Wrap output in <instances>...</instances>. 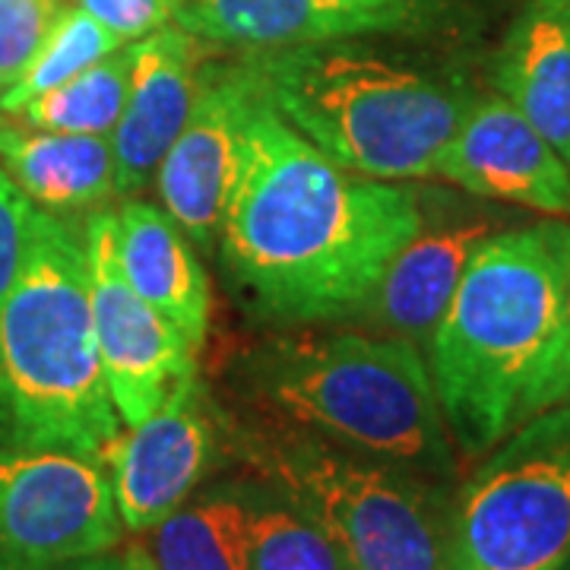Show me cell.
<instances>
[{"label": "cell", "mask_w": 570, "mask_h": 570, "mask_svg": "<svg viewBox=\"0 0 570 570\" xmlns=\"http://www.w3.org/2000/svg\"><path fill=\"white\" fill-rule=\"evenodd\" d=\"M422 223L415 190L336 165L264 102L247 127L219 250L254 314L314 324L362 311Z\"/></svg>", "instance_id": "1"}, {"label": "cell", "mask_w": 570, "mask_h": 570, "mask_svg": "<svg viewBox=\"0 0 570 570\" xmlns=\"http://www.w3.org/2000/svg\"><path fill=\"white\" fill-rule=\"evenodd\" d=\"M425 346L450 444L466 463L568 403L570 336L549 228L494 232L475 247Z\"/></svg>", "instance_id": "2"}, {"label": "cell", "mask_w": 570, "mask_h": 570, "mask_svg": "<svg viewBox=\"0 0 570 570\" xmlns=\"http://www.w3.org/2000/svg\"><path fill=\"white\" fill-rule=\"evenodd\" d=\"M121 431L92 326L82 235L36 209L20 276L0 298V448L102 463Z\"/></svg>", "instance_id": "3"}, {"label": "cell", "mask_w": 570, "mask_h": 570, "mask_svg": "<svg viewBox=\"0 0 570 570\" xmlns=\"http://www.w3.org/2000/svg\"><path fill=\"white\" fill-rule=\"evenodd\" d=\"M247 384L283 422L330 444L434 482L456 469L428 362L403 336L279 343L250 358Z\"/></svg>", "instance_id": "4"}, {"label": "cell", "mask_w": 570, "mask_h": 570, "mask_svg": "<svg viewBox=\"0 0 570 570\" xmlns=\"http://www.w3.org/2000/svg\"><path fill=\"white\" fill-rule=\"evenodd\" d=\"M266 102L292 130L355 175L431 178L469 96L453 82L348 45H295L257 58Z\"/></svg>", "instance_id": "5"}, {"label": "cell", "mask_w": 570, "mask_h": 570, "mask_svg": "<svg viewBox=\"0 0 570 570\" xmlns=\"http://www.w3.org/2000/svg\"><path fill=\"white\" fill-rule=\"evenodd\" d=\"M225 438L330 532L352 570H448L450 498L441 482L295 425L232 428Z\"/></svg>", "instance_id": "6"}, {"label": "cell", "mask_w": 570, "mask_h": 570, "mask_svg": "<svg viewBox=\"0 0 570 570\" xmlns=\"http://www.w3.org/2000/svg\"><path fill=\"white\" fill-rule=\"evenodd\" d=\"M570 561V400L539 412L450 501L448 570H561Z\"/></svg>", "instance_id": "7"}, {"label": "cell", "mask_w": 570, "mask_h": 570, "mask_svg": "<svg viewBox=\"0 0 570 570\" xmlns=\"http://www.w3.org/2000/svg\"><path fill=\"white\" fill-rule=\"evenodd\" d=\"M124 532L102 463L0 448V570H51L115 551Z\"/></svg>", "instance_id": "8"}, {"label": "cell", "mask_w": 570, "mask_h": 570, "mask_svg": "<svg viewBox=\"0 0 570 570\" xmlns=\"http://www.w3.org/2000/svg\"><path fill=\"white\" fill-rule=\"evenodd\" d=\"M89 305L105 377L124 425H137L171 387L197 374L194 346L142 298L118 261V219L96 213L82 228Z\"/></svg>", "instance_id": "9"}, {"label": "cell", "mask_w": 570, "mask_h": 570, "mask_svg": "<svg viewBox=\"0 0 570 570\" xmlns=\"http://www.w3.org/2000/svg\"><path fill=\"white\" fill-rule=\"evenodd\" d=\"M264 102V80L254 61L206 67L197 73V99L181 134L156 171L165 213L204 250L216 247L247 127Z\"/></svg>", "instance_id": "10"}, {"label": "cell", "mask_w": 570, "mask_h": 570, "mask_svg": "<svg viewBox=\"0 0 570 570\" xmlns=\"http://www.w3.org/2000/svg\"><path fill=\"white\" fill-rule=\"evenodd\" d=\"M225 434L209 412L197 374L178 381L137 425H124L105 450L124 530L142 535L171 517L219 466Z\"/></svg>", "instance_id": "11"}, {"label": "cell", "mask_w": 570, "mask_h": 570, "mask_svg": "<svg viewBox=\"0 0 570 570\" xmlns=\"http://www.w3.org/2000/svg\"><path fill=\"white\" fill-rule=\"evenodd\" d=\"M434 175L485 200L570 213L568 163L501 92L469 99Z\"/></svg>", "instance_id": "12"}, {"label": "cell", "mask_w": 570, "mask_h": 570, "mask_svg": "<svg viewBox=\"0 0 570 570\" xmlns=\"http://www.w3.org/2000/svg\"><path fill=\"white\" fill-rule=\"evenodd\" d=\"M197 99L194 36L165 26L134 45L130 89L111 134L115 194H140L156 178Z\"/></svg>", "instance_id": "13"}, {"label": "cell", "mask_w": 570, "mask_h": 570, "mask_svg": "<svg viewBox=\"0 0 570 570\" xmlns=\"http://www.w3.org/2000/svg\"><path fill=\"white\" fill-rule=\"evenodd\" d=\"M494 232L498 223L489 216H460L431 228L422 223L415 238L390 261L362 311L409 343H428L463 279L472 250Z\"/></svg>", "instance_id": "14"}, {"label": "cell", "mask_w": 570, "mask_h": 570, "mask_svg": "<svg viewBox=\"0 0 570 570\" xmlns=\"http://www.w3.org/2000/svg\"><path fill=\"white\" fill-rule=\"evenodd\" d=\"M498 92L570 168V0H530L494 67Z\"/></svg>", "instance_id": "15"}, {"label": "cell", "mask_w": 570, "mask_h": 570, "mask_svg": "<svg viewBox=\"0 0 570 570\" xmlns=\"http://www.w3.org/2000/svg\"><path fill=\"white\" fill-rule=\"evenodd\" d=\"M115 219L118 261L127 283L178 326L184 340L197 352L209 330L213 295L204 264L190 247L194 242L165 209L142 200L124 204Z\"/></svg>", "instance_id": "16"}, {"label": "cell", "mask_w": 570, "mask_h": 570, "mask_svg": "<svg viewBox=\"0 0 570 570\" xmlns=\"http://www.w3.org/2000/svg\"><path fill=\"white\" fill-rule=\"evenodd\" d=\"M0 168L41 209H86L115 194L111 137L0 124Z\"/></svg>", "instance_id": "17"}, {"label": "cell", "mask_w": 570, "mask_h": 570, "mask_svg": "<svg viewBox=\"0 0 570 570\" xmlns=\"http://www.w3.org/2000/svg\"><path fill=\"white\" fill-rule=\"evenodd\" d=\"M175 20L190 36L266 51L333 41L384 26L374 17L326 10L317 0H178Z\"/></svg>", "instance_id": "18"}, {"label": "cell", "mask_w": 570, "mask_h": 570, "mask_svg": "<svg viewBox=\"0 0 570 570\" xmlns=\"http://www.w3.org/2000/svg\"><path fill=\"white\" fill-rule=\"evenodd\" d=\"M250 482L197 489L140 546L156 570H250L247 564Z\"/></svg>", "instance_id": "19"}, {"label": "cell", "mask_w": 570, "mask_h": 570, "mask_svg": "<svg viewBox=\"0 0 570 570\" xmlns=\"http://www.w3.org/2000/svg\"><path fill=\"white\" fill-rule=\"evenodd\" d=\"M247 564L250 570H352L330 532L264 479L250 482Z\"/></svg>", "instance_id": "20"}, {"label": "cell", "mask_w": 570, "mask_h": 570, "mask_svg": "<svg viewBox=\"0 0 570 570\" xmlns=\"http://www.w3.org/2000/svg\"><path fill=\"white\" fill-rule=\"evenodd\" d=\"M134 48H118L99 63L86 67L73 80L39 96L20 111L29 127L111 137L121 121L127 89H130Z\"/></svg>", "instance_id": "21"}, {"label": "cell", "mask_w": 570, "mask_h": 570, "mask_svg": "<svg viewBox=\"0 0 570 570\" xmlns=\"http://www.w3.org/2000/svg\"><path fill=\"white\" fill-rule=\"evenodd\" d=\"M124 48L118 36H111L102 22L92 20L80 7L63 10L51 32L45 36L36 58L22 70V77L7 92H0V111L20 115L29 102L73 80L86 67L99 63L108 55Z\"/></svg>", "instance_id": "22"}, {"label": "cell", "mask_w": 570, "mask_h": 570, "mask_svg": "<svg viewBox=\"0 0 570 570\" xmlns=\"http://www.w3.org/2000/svg\"><path fill=\"white\" fill-rule=\"evenodd\" d=\"M61 13L63 0H0V92L20 80Z\"/></svg>", "instance_id": "23"}, {"label": "cell", "mask_w": 570, "mask_h": 570, "mask_svg": "<svg viewBox=\"0 0 570 570\" xmlns=\"http://www.w3.org/2000/svg\"><path fill=\"white\" fill-rule=\"evenodd\" d=\"M36 206L0 168V298L20 276Z\"/></svg>", "instance_id": "24"}, {"label": "cell", "mask_w": 570, "mask_h": 570, "mask_svg": "<svg viewBox=\"0 0 570 570\" xmlns=\"http://www.w3.org/2000/svg\"><path fill=\"white\" fill-rule=\"evenodd\" d=\"M77 7L121 41L146 39L178 13V0H77Z\"/></svg>", "instance_id": "25"}, {"label": "cell", "mask_w": 570, "mask_h": 570, "mask_svg": "<svg viewBox=\"0 0 570 570\" xmlns=\"http://www.w3.org/2000/svg\"><path fill=\"white\" fill-rule=\"evenodd\" d=\"M549 238L558 254L561 266V295H564V317H568V336H570V223H549Z\"/></svg>", "instance_id": "26"}, {"label": "cell", "mask_w": 570, "mask_h": 570, "mask_svg": "<svg viewBox=\"0 0 570 570\" xmlns=\"http://www.w3.org/2000/svg\"><path fill=\"white\" fill-rule=\"evenodd\" d=\"M321 7L326 10H340V13H358V17H374V20H381L384 26L396 20V13H393V7H396V0H317Z\"/></svg>", "instance_id": "27"}, {"label": "cell", "mask_w": 570, "mask_h": 570, "mask_svg": "<svg viewBox=\"0 0 570 570\" xmlns=\"http://www.w3.org/2000/svg\"><path fill=\"white\" fill-rule=\"evenodd\" d=\"M51 570H121V554L115 551H102V554H92V558H80V561H67Z\"/></svg>", "instance_id": "28"}, {"label": "cell", "mask_w": 570, "mask_h": 570, "mask_svg": "<svg viewBox=\"0 0 570 570\" xmlns=\"http://www.w3.org/2000/svg\"><path fill=\"white\" fill-rule=\"evenodd\" d=\"M121 570H156V564L149 561V554L140 542H134L121 551Z\"/></svg>", "instance_id": "29"}, {"label": "cell", "mask_w": 570, "mask_h": 570, "mask_svg": "<svg viewBox=\"0 0 570 570\" xmlns=\"http://www.w3.org/2000/svg\"><path fill=\"white\" fill-rule=\"evenodd\" d=\"M561 570H570V561H568V564H564V568H561Z\"/></svg>", "instance_id": "30"}]
</instances>
